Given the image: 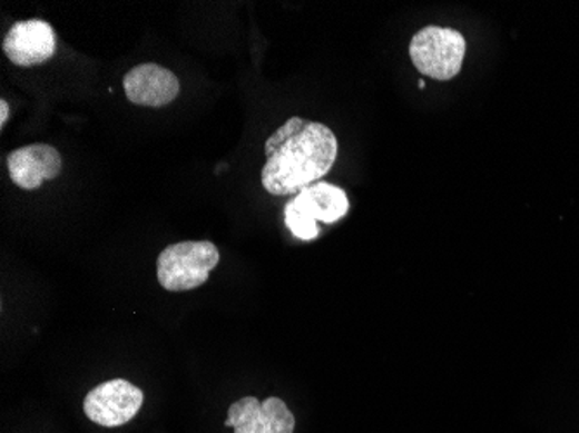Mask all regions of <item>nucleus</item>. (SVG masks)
<instances>
[{
	"label": "nucleus",
	"mask_w": 579,
	"mask_h": 433,
	"mask_svg": "<svg viewBox=\"0 0 579 433\" xmlns=\"http://www.w3.org/2000/svg\"><path fill=\"white\" fill-rule=\"evenodd\" d=\"M465 52V37L453 28L425 27L410 43V58L416 70L441 82L460 73Z\"/></svg>",
	"instance_id": "7ed1b4c3"
},
{
	"label": "nucleus",
	"mask_w": 579,
	"mask_h": 433,
	"mask_svg": "<svg viewBox=\"0 0 579 433\" xmlns=\"http://www.w3.org/2000/svg\"><path fill=\"white\" fill-rule=\"evenodd\" d=\"M264 189L274 196L301 193L332 170L338 142L330 127L307 118L292 117L271 134L264 146Z\"/></svg>",
	"instance_id": "f257e3e1"
},
{
	"label": "nucleus",
	"mask_w": 579,
	"mask_h": 433,
	"mask_svg": "<svg viewBox=\"0 0 579 433\" xmlns=\"http://www.w3.org/2000/svg\"><path fill=\"white\" fill-rule=\"evenodd\" d=\"M285 223L288 229L292 230V235L295 238L304 239V242H311V239L320 235V227H317L316 220L311 219L302 211L295 210L290 204L285 207Z\"/></svg>",
	"instance_id": "9d476101"
},
{
	"label": "nucleus",
	"mask_w": 579,
	"mask_h": 433,
	"mask_svg": "<svg viewBox=\"0 0 579 433\" xmlns=\"http://www.w3.org/2000/svg\"><path fill=\"white\" fill-rule=\"evenodd\" d=\"M290 205L316 223L325 224L337 223L349 211V199L344 189L328 183L311 184L306 189H302Z\"/></svg>",
	"instance_id": "1a4fd4ad"
},
{
	"label": "nucleus",
	"mask_w": 579,
	"mask_h": 433,
	"mask_svg": "<svg viewBox=\"0 0 579 433\" xmlns=\"http://www.w3.org/2000/svg\"><path fill=\"white\" fill-rule=\"evenodd\" d=\"M0 110H2V117H0V127H4L6 121H8L9 118V105L8 101H4V99L0 101Z\"/></svg>",
	"instance_id": "9b49d317"
},
{
	"label": "nucleus",
	"mask_w": 579,
	"mask_h": 433,
	"mask_svg": "<svg viewBox=\"0 0 579 433\" xmlns=\"http://www.w3.org/2000/svg\"><path fill=\"white\" fill-rule=\"evenodd\" d=\"M220 255L210 242H180L158 255V283L169 292H189L208 282V274L219 266Z\"/></svg>",
	"instance_id": "f03ea898"
},
{
	"label": "nucleus",
	"mask_w": 579,
	"mask_h": 433,
	"mask_svg": "<svg viewBox=\"0 0 579 433\" xmlns=\"http://www.w3.org/2000/svg\"><path fill=\"white\" fill-rule=\"evenodd\" d=\"M224 425L233 426L235 433H294L295 416L282 398L261 402L248 395L229 406Z\"/></svg>",
	"instance_id": "39448f33"
},
{
	"label": "nucleus",
	"mask_w": 579,
	"mask_h": 433,
	"mask_svg": "<svg viewBox=\"0 0 579 433\" xmlns=\"http://www.w3.org/2000/svg\"><path fill=\"white\" fill-rule=\"evenodd\" d=\"M124 90L133 105L164 108L179 96V80L160 65L145 63L127 71Z\"/></svg>",
	"instance_id": "0eeeda50"
},
{
	"label": "nucleus",
	"mask_w": 579,
	"mask_h": 433,
	"mask_svg": "<svg viewBox=\"0 0 579 433\" xmlns=\"http://www.w3.org/2000/svg\"><path fill=\"white\" fill-rule=\"evenodd\" d=\"M419 87H420V89H423V87H425V82H423V80H420Z\"/></svg>",
	"instance_id": "f8f14e48"
},
{
	"label": "nucleus",
	"mask_w": 579,
	"mask_h": 433,
	"mask_svg": "<svg viewBox=\"0 0 579 433\" xmlns=\"http://www.w3.org/2000/svg\"><path fill=\"white\" fill-rule=\"evenodd\" d=\"M2 51L17 67L46 63L56 55L55 28L43 20L17 21L6 33Z\"/></svg>",
	"instance_id": "423d86ee"
},
{
	"label": "nucleus",
	"mask_w": 579,
	"mask_h": 433,
	"mask_svg": "<svg viewBox=\"0 0 579 433\" xmlns=\"http://www.w3.org/2000/svg\"><path fill=\"white\" fill-rule=\"evenodd\" d=\"M63 160L58 149L49 145H30L9 152V177L24 191L39 189L46 180L56 179L61 173Z\"/></svg>",
	"instance_id": "6e6552de"
},
{
	"label": "nucleus",
	"mask_w": 579,
	"mask_h": 433,
	"mask_svg": "<svg viewBox=\"0 0 579 433\" xmlns=\"http://www.w3.org/2000/svg\"><path fill=\"white\" fill-rule=\"evenodd\" d=\"M145 394L127 380H110L95 386L84 401V411L96 425L115 429L126 425L141 410Z\"/></svg>",
	"instance_id": "20e7f679"
}]
</instances>
